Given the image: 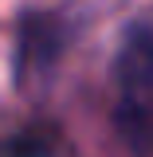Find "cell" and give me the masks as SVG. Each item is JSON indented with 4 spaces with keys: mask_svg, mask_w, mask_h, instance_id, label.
<instances>
[{
    "mask_svg": "<svg viewBox=\"0 0 153 157\" xmlns=\"http://www.w3.org/2000/svg\"><path fill=\"white\" fill-rule=\"evenodd\" d=\"M118 90V122L126 134H149L153 130V20H134L118 39L114 67H110Z\"/></svg>",
    "mask_w": 153,
    "mask_h": 157,
    "instance_id": "1",
    "label": "cell"
},
{
    "mask_svg": "<svg viewBox=\"0 0 153 157\" xmlns=\"http://www.w3.org/2000/svg\"><path fill=\"white\" fill-rule=\"evenodd\" d=\"M59 51H63V20L59 16H32L20 20V39H16V75L20 86L36 82L39 75H47L59 63Z\"/></svg>",
    "mask_w": 153,
    "mask_h": 157,
    "instance_id": "2",
    "label": "cell"
}]
</instances>
